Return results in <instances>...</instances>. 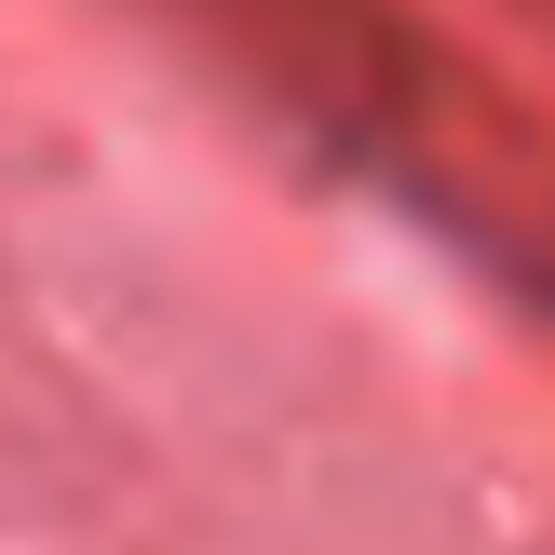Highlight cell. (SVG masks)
Listing matches in <instances>:
<instances>
[{
	"label": "cell",
	"instance_id": "6da1fadb",
	"mask_svg": "<svg viewBox=\"0 0 555 555\" xmlns=\"http://www.w3.org/2000/svg\"><path fill=\"white\" fill-rule=\"evenodd\" d=\"M150 14L204 27L285 122H312L339 163L406 190L434 231H461L555 312V122H529L406 0H150Z\"/></svg>",
	"mask_w": 555,
	"mask_h": 555
}]
</instances>
